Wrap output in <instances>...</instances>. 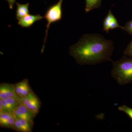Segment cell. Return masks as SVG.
Segmentation results:
<instances>
[{"mask_svg":"<svg viewBox=\"0 0 132 132\" xmlns=\"http://www.w3.org/2000/svg\"><path fill=\"white\" fill-rule=\"evenodd\" d=\"M113 42L98 34H85L77 43L71 46L69 53L79 65H94L111 61Z\"/></svg>","mask_w":132,"mask_h":132,"instance_id":"obj_1","label":"cell"},{"mask_svg":"<svg viewBox=\"0 0 132 132\" xmlns=\"http://www.w3.org/2000/svg\"><path fill=\"white\" fill-rule=\"evenodd\" d=\"M111 75L119 85L132 83V59L125 55L113 62Z\"/></svg>","mask_w":132,"mask_h":132,"instance_id":"obj_2","label":"cell"},{"mask_svg":"<svg viewBox=\"0 0 132 132\" xmlns=\"http://www.w3.org/2000/svg\"><path fill=\"white\" fill-rule=\"evenodd\" d=\"M102 0H86L85 11L88 12L100 7Z\"/></svg>","mask_w":132,"mask_h":132,"instance_id":"obj_14","label":"cell"},{"mask_svg":"<svg viewBox=\"0 0 132 132\" xmlns=\"http://www.w3.org/2000/svg\"><path fill=\"white\" fill-rule=\"evenodd\" d=\"M14 86L16 94L20 98L26 97L33 91L27 79H24L15 83Z\"/></svg>","mask_w":132,"mask_h":132,"instance_id":"obj_7","label":"cell"},{"mask_svg":"<svg viewBox=\"0 0 132 132\" xmlns=\"http://www.w3.org/2000/svg\"><path fill=\"white\" fill-rule=\"evenodd\" d=\"M103 31L108 33L110 30L114 29L120 28L123 29V27H121L118 23L117 19L113 14L111 9H109L108 13L104 19L103 21Z\"/></svg>","mask_w":132,"mask_h":132,"instance_id":"obj_6","label":"cell"},{"mask_svg":"<svg viewBox=\"0 0 132 132\" xmlns=\"http://www.w3.org/2000/svg\"><path fill=\"white\" fill-rule=\"evenodd\" d=\"M9 98H20L16 94L14 84L1 83L0 85V99Z\"/></svg>","mask_w":132,"mask_h":132,"instance_id":"obj_8","label":"cell"},{"mask_svg":"<svg viewBox=\"0 0 132 132\" xmlns=\"http://www.w3.org/2000/svg\"><path fill=\"white\" fill-rule=\"evenodd\" d=\"M123 53L126 56L132 59V40L128 45Z\"/></svg>","mask_w":132,"mask_h":132,"instance_id":"obj_17","label":"cell"},{"mask_svg":"<svg viewBox=\"0 0 132 132\" xmlns=\"http://www.w3.org/2000/svg\"><path fill=\"white\" fill-rule=\"evenodd\" d=\"M13 113L15 119H23L30 121L33 124L34 119L36 116L22 104L16 108Z\"/></svg>","mask_w":132,"mask_h":132,"instance_id":"obj_5","label":"cell"},{"mask_svg":"<svg viewBox=\"0 0 132 132\" xmlns=\"http://www.w3.org/2000/svg\"><path fill=\"white\" fill-rule=\"evenodd\" d=\"M123 31H126L131 36H132V19L131 20L127 22L122 29Z\"/></svg>","mask_w":132,"mask_h":132,"instance_id":"obj_16","label":"cell"},{"mask_svg":"<svg viewBox=\"0 0 132 132\" xmlns=\"http://www.w3.org/2000/svg\"><path fill=\"white\" fill-rule=\"evenodd\" d=\"M20 100L22 104L26 106L36 115L39 113L41 102L39 97L33 91L26 97L20 98Z\"/></svg>","mask_w":132,"mask_h":132,"instance_id":"obj_4","label":"cell"},{"mask_svg":"<svg viewBox=\"0 0 132 132\" xmlns=\"http://www.w3.org/2000/svg\"><path fill=\"white\" fill-rule=\"evenodd\" d=\"M34 124L23 119H15L13 130L17 131L31 132Z\"/></svg>","mask_w":132,"mask_h":132,"instance_id":"obj_12","label":"cell"},{"mask_svg":"<svg viewBox=\"0 0 132 132\" xmlns=\"http://www.w3.org/2000/svg\"><path fill=\"white\" fill-rule=\"evenodd\" d=\"M119 111L124 112L132 120V108L125 105H123L118 108Z\"/></svg>","mask_w":132,"mask_h":132,"instance_id":"obj_15","label":"cell"},{"mask_svg":"<svg viewBox=\"0 0 132 132\" xmlns=\"http://www.w3.org/2000/svg\"><path fill=\"white\" fill-rule=\"evenodd\" d=\"M3 112V107L1 100L0 99V113Z\"/></svg>","mask_w":132,"mask_h":132,"instance_id":"obj_19","label":"cell"},{"mask_svg":"<svg viewBox=\"0 0 132 132\" xmlns=\"http://www.w3.org/2000/svg\"><path fill=\"white\" fill-rule=\"evenodd\" d=\"M8 3L10 9H13L15 3H16V0H6Z\"/></svg>","mask_w":132,"mask_h":132,"instance_id":"obj_18","label":"cell"},{"mask_svg":"<svg viewBox=\"0 0 132 132\" xmlns=\"http://www.w3.org/2000/svg\"><path fill=\"white\" fill-rule=\"evenodd\" d=\"M16 18L18 20L29 14V3L21 4L16 2Z\"/></svg>","mask_w":132,"mask_h":132,"instance_id":"obj_13","label":"cell"},{"mask_svg":"<svg viewBox=\"0 0 132 132\" xmlns=\"http://www.w3.org/2000/svg\"><path fill=\"white\" fill-rule=\"evenodd\" d=\"M3 107V112L13 113L19 105L22 104L20 98H9L1 99Z\"/></svg>","mask_w":132,"mask_h":132,"instance_id":"obj_9","label":"cell"},{"mask_svg":"<svg viewBox=\"0 0 132 132\" xmlns=\"http://www.w3.org/2000/svg\"><path fill=\"white\" fill-rule=\"evenodd\" d=\"M15 119L13 113L6 112L0 113V126L13 129Z\"/></svg>","mask_w":132,"mask_h":132,"instance_id":"obj_10","label":"cell"},{"mask_svg":"<svg viewBox=\"0 0 132 132\" xmlns=\"http://www.w3.org/2000/svg\"><path fill=\"white\" fill-rule=\"evenodd\" d=\"M63 0H59L58 2L54 5L50 6L45 13L44 17L47 21L46 29L45 31V36L44 38L42 53H43L45 47V43L46 41L48 32L50 25L52 23H55L61 20L62 18V9Z\"/></svg>","mask_w":132,"mask_h":132,"instance_id":"obj_3","label":"cell"},{"mask_svg":"<svg viewBox=\"0 0 132 132\" xmlns=\"http://www.w3.org/2000/svg\"><path fill=\"white\" fill-rule=\"evenodd\" d=\"M44 18L40 15L29 14L19 20L18 25L22 28H28L31 27L36 22L40 21Z\"/></svg>","mask_w":132,"mask_h":132,"instance_id":"obj_11","label":"cell"}]
</instances>
